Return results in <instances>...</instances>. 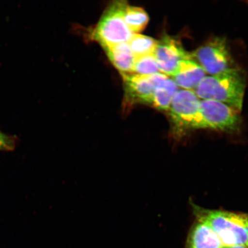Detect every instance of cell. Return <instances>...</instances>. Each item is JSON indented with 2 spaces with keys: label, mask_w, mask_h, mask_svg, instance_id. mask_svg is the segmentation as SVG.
Here are the masks:
<instances>
[{
  "label": "cell",
  "mask_w": 248,
  "mask_h": 248,
  "mask_svg": "<svg viewBox=\"0 0 248 248\" xmlns=\"http://www.w3.org/2000/svg\"><path fill=\"white\" fill-rule=\"evenodd\" d=\"M246 87V78L234 67L217 75L206 76L194 92L202 100L222 102L240 112Z\"/></svg>",
  "instance_id": "1"
},
{
  "label": "cell",
  "mask_w": 248,
  "mask_h": 248,
  "mask_svg": "<svg viewBox=\"0 0 248 248\" xmlns=\"http://www.w3.org/2000/svg\"><path fill=\"white\" fill-rule=\"evenodd\" d=\"M197 219L207 223L224 247L248 248V215L196 207Z\"/></svg>",
  "instance_id": "2"
},
{
  "label": "cell",
  "mask_w": 248,
  "mask_h": 248,
  "mask_svg": "<svg viewBox=\"0 0 248 248\" xmlns=\"http://www.w3.org/2000/svg\"><path fill=\"white\" fill-rule=\"evenodd\" d=\"M200 102L194 91L182 89L176 93L168 111L175 135L201 129Z\"/></svg>",
  "instance_id": "3"
},
{
  "label": "cell",
  "mask_w": 248,
  "mask_h": 248,
  "mask_svg": "<svg viewBox=\"0 0 248 248\" xmlns=\"http://www.w3.org/2000/svg\"><path fill=\"white\" fill-rule=\"evenodd\" d=\"M127 4L124 1H114L108 6L96 27L93 38L102 47L128 43L133 33L124 19V11Z\"/></svg>",
  "instance_id": "4"
},
{
  "label": "cell",
  "mask_w": 248,
  "mask_h": 248,
  "mask_svg": "<svg viewBox=\"0 0 248 248\" xmlns=\"http://www.w3.org/2000/svg\"><path fill=\"white\" fill-rule=\"evenodd\" d=\"M191 55L206 73L211 76L234 68L227 42L224 38L217 37L211 39Z\"/></svg>",
  "instance_id": "5"
},
{
  "label": "cell",
  "mask_w": 248,
  "mask_h": 248,
  "mask_svg": "<svg viewBox=\"0 0 248 248\" xmlns=\"http://www.w3.org/2000/svg\"><path fill=\"white\" fill-rule=\"evenodd\" d=\"M201 129L232 132L239 129L241 119L238 111L216 101L201 100Z\"/></svg>",
  "instance_id": "6"
},
{
  "label": "cell",
  "mask_w": 248,
  "mask_h": 248,
  "mask_svg": "<svg viewBox=\"0 0 248 248\" xmlns=\"http://www.w3.org/2000/svg\"><path fill=\"white\" fill-rule=\"evenodd\" d=\"M127 105L138 103L151 104L156 87L169 77L159 73L151 75L129 74L123 76Z\"/></svg>",
  "instance_id": "7"
},
{
  "label": "cell",
  "mask_w": 248,
  "mask_h": 248,
  "mask_svg": "<svg viewBox=\"0 0 248 248\" xmlns=\"http://www.w3.org/2000/svg\"><path fill=\"white\" fill-rule=\"evenodd\" d=\"M153 55L160 72L168 77L174 73L180 61L193 58L179 40L166 34L157 41Z\"/></svg>",
  "instance_id": "8"
},
{
  "label": "cell",
  "mask_w": 248,
  "mask_h": 248,
  "mask_svg": "<svg viewBox=\"0 0 248 248\" xmlns=\"http://www.w3.org/2000/svg\"><path fill=\"white\" fill-rule=\"evenodd\" d=\"M205 77V71L193 58L180 61L171 76L178 88L192 91H194Z\"/></svg>",
  "instance_id": "9"
},
{
  "label": "cell",
  "mask_w": 248,
  "mask_h": 248,
  "mask_svg": "<svg viewBox=\"0 0 248 248\" xmlns=\"http://www.w3.org/2000/svg\"><path fill=\"white\" fill-rule=\"evenodd\" d=\"M221 240L206 222L198 219L193 226L186 248H224Z\"/></svg>",
  "instance_id": "10"
},
{
  "label": "cell",
  "mask_w": 248,
  "mask_h": 248,
  "mask_svg": "<svg viewBox=\"0 0 248 248\" xmlns=\"http://www.w3.org/2000/svg\"><path fill=\"white\" fill-rule=\"evenodd\" d=\"M104 48L111 63L122 76L133 74L136 58L128 43H120Z\"/></svg>",
  "instance_id": "11"
},
{
  "label": "cell",
  "mask_w": 248,
  "mask_h": 248,
  "mask_svg": "<svg viewBox=\"0 0 248 248\" xmlns=\"http://www.w3.org/2000/svg\"><path fill=\"white\" fill-rule=\"evenodd\" d=\"M178 91V86L172 79L168 78L156 87L151 105L157 110L168 111Z\"/></svg>",
  "instance_id": "12"
},
{
  "label": "cell",
  "mask_w": 248,
  "mask_h": 248,
  "mask_svg": "<svg viewBox=\"0 0 248 248\" xmlns=\"http://www.w3.org/2000/svg\"><path fill=\"white\" fill-rule=\"evenodd\" d=\"M124 19L132 32L138 33L147 26L149 16L143 9L127 4L124 11Z\"/></svg>",
  "instance_id": "13"
},
{
  "label": "cell",
  "mask_w": 248,
  "mask_h": 248,
  "mask_svg": "<svg viewBox=\"0 0 248 248\" xmlns=\"http://www.w3.org/2000/svg\"><path fill=\"white\" fill-rule=\"evenodd\" d=\"M128 43L135 57L138 58L153 54L157 40L149 36L134 33Z\"/></svg>",
  "instance_id": "14"
},
{
  "label": "cell",
  "mask_w": 248,
  "mask_h": 248,
  "mask_svg": "<svg viewBox=\"0 0 248 248\" xmlns=\"http://www.w3.org/2000/svg\"><path fill=\"white\" fill-rule=\"evenodd\" d=\"M160 73L153 54L136 58L133 74L138 75H151Z\"/></svg>",
  "instance_id": "15"
},
{
  "label": "cell",
  "mask_w": 248,
  "mask_h": 248,
  "mask_svg": "<svg viewBox=\"0 0 248 248\" xmlns=\"http://www.w3.org/2000/svg\"><path fill=\"white\" fill-rule=\"evenodd\" d=\"M15 139L0 131V151H12L15 147Z\"/></svg>",
  "instance_id": "16"
},
{
  "label": "cell",
  "mask_w": 248,
  "mask_h": 248,
  "mask_svg": "<svg viewBox=\"0 0 248 248\" xmlns=\"http://www.w3.org/2000/svg\"><path fill=\"white\" fill-rule=\"evenodd\" d=\"M224 248H248L244 247H225Z\"/></svg>",
  "instance_id": "17"
}]
</instances>
